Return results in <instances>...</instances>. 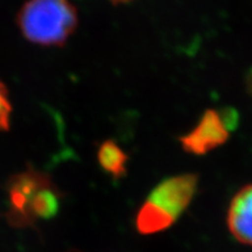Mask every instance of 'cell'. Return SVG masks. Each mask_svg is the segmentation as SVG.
I'll return each mask as SVG.
<instances>
[{
	"instance_id": "obj_1",
	"label": "cell",
	"mask_w": 252,
	"mask_h": 252,
	"mask_svg": "<svg viewBox=\"0 0 252 252\" xmlns=\"http://www.w3.org/2000/svg\"><path fill=\"white\" fill-rule=\"evenodd\" d=\"M77 24L76 7L69 0H28L18 14L23 35L45 47L64 45Z\"/></svg>"
},
{
	"instance_id": "obj_2",
	"label": "cell",
	"mask_w": 252,
	"mask_h": 252,
	"mask_svg": "<svg viewBox=\"0 0 252 252\" xmlns=\"http://www.w3.org/2000/svg\"><path fill=\"white\" fill-rule=\"evenodd\" d=\"M197 176L182 174L160 182L141 206L135 225L140 234H156L178 220L193 200Z\"/></svg>"
},
{
	"instance_id": "obj_3",
	"label": "cell",
	"mask_w": 252,
	"mask_h": 252,
	"mask_svg": "<svg viewBox=\"0 0 252 252\" xmlns=\"http://www.w3.org/2000/svg\"><path fill=\"white\" fill-rule=\"evenodd\" d=\"M50 179L46 174L28 168L27 171L12 176L8 181L9 212L7 219L9 224L18 228L33 225L31 219L30 204L33 195Z\"/></svg>"
},
{
	"instance_id": "obj_4",
	"label": "cell",
	"mask_w": 252,
	"mask_h": 252,
	"mask_svg": "<svg viewBox=\"0 0 252 252\" xmlns=\"http://www.w3.org/2000/svg\"><path fill=\"white\" fill-rule=\"evenodd\" d=\"M228 138L229 131L220 112L207 110L193 130L180 138V144L187 153L203 156L224 144Z\"/></svg>"
},
{
	"instance_id": "obj_5",
	"label": "cell",
	"mask_w": 252,
	"mask_h": 252,
	"mask_svg": "<svg viewBox=\"0 0 252 252\" xmlns=\"http://www.w3.org/2000/svg\"><path fill=\"white\" fill-rule=\"evenodd\" d=\"M226 222L238 242L252 247V185L245 186L232 198Z\"/></svg>"
},
{
	"instance_id": "obj_6",
	"label": "cell",
	"mask_w": 252,
	"mask_h": 252,
	"mask_svg": "<svg viewBox=\"0 0 252 252\" xmlns=\"http://www.w3.org/2000/svg\"><path fill=\"white\" fill-rule=\"evenodd\" d=\"M61 206V194L49 180L33 195L30 204L31 219L35 224L37 220H49L56 216Z\"/></svg>"
},
{
	"instance_id": "obj_7",
	"label": "cell",
	"mask_w": 252,
	"mask_h": 252,
	"mask_svg": "<svg viewBox=\"0 0 252 252\" xmlns=\"http://www.w3.org/2000/svg\"><path fill=\"white\" fill-rule=\"evenodd\" d=\"M98 162L105 172L113 178H123L126 173L127 156L113 140H106L98 150Z\"/></svg>"
},
{
	"instance_id": "obj_8",
	"label": "cell",
	"mask_w": 252,
	"mask_h": 252,
	"mask_svg": "<svg viewBox=\"0 0 252 252\" xmlns=\"http://www.w3.org/2000/svg\"><path fill=\"white\" fill-rule=\"evenodd\" d=\"M11 104L8 99V93L4 84L0 82V128L1 131L8 130Z\"/></svg>"
},
{
	"instance_id": "obj_9",
	"label": "cell",
	"mask_w": 252,
	"mask_h": 252,
	"mask_svg": "<svg viewBox=\"0 0 252 252\" xmlns=\"http://www.w3.org/2000/svg\"><path fill=\"white\" fill-rule=\"evenodd\" d=\"M222 121L224 123L225 127L228 128V131H234L238 125V113L235 111L234 109L226 108L223 110L222 112H220Z\"/></svg>"
},
{
	"instance_id": "obj_10",
	"label": "cell",
	"mask_w": 252,
	"mask_h": 252,
	"mask_svg": "<svg viewBox=\"0 0 252 252\" xmlns=\"http://www.w3.org/2000/svg\"><path fill=\"white\" fill-rule=\"evenodd\" d=\"M111 1H112L115 5H117V4H125V2L131 1V0H111Z\"/></svg>"
},
{
	"instance_id": "obj_11",
	"label": "cell",
	"mask_w": 252,
	"mask_h": 252,
	"mask_svg": "<svg viewBox=\"0 0 252 252\" xmlns=\"http://www.w3.org/2000/svg\"><path fill=\"white\" fill-rule=\"evenodd\" d=\"M248 86L250 87V91L252 93V71H251V74H250V80H249V82H248Z\"/></svg>"
}]
</instances>
